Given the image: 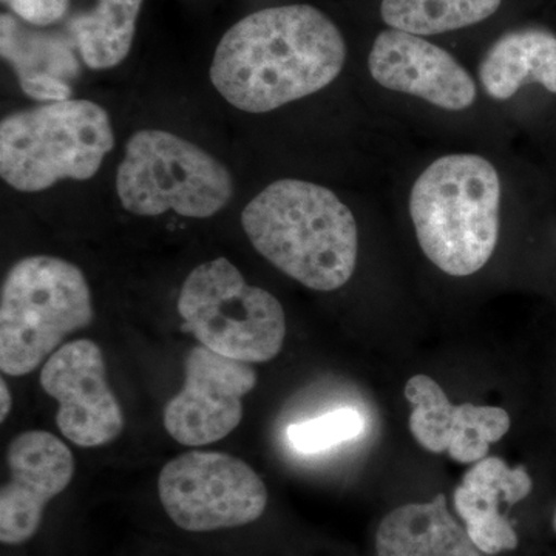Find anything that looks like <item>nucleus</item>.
<instances>
[{"instance_id": "f257e3e1", "label": "nucleus", "mask_w": 556, "mask_h": 556, "mask_svg": "<svg viewBox=\"0 0 556 556\" xmlns=\"http://www.w3.org/2000/svg\"><path fill=\"white\" fill-rule=\"evenodd\" d=\"M345 60L342 33L320 10L274 7L225 33L211 80L233 108L266 113L324 90L338 79Z\"/></svg>"}, {"instance_id": "f03ea898", "label": "nucleus", "mask_w": 556, "mask_h": 556, "mask_svg": "<svg viewBox=\"0 0 556 556\" xmlns=\"http://www.w3.org/2000/svg\"><path fill=\"white\" fill-rule=\"evenodd\" d=\"M241 226L262 257L314 291L345 287L356 270V218L324 186L300 179L273 182L249 201Z\"/></svg>"}, {"instance_id": "7ed1b4c3", "label": "nucleus", "mask_w": 556, "mask_h": 556, "mask_svg": "<svg viewBox=\"0 0 556 556\" xmlns=\"http://www.w3.org/2000/svg\"><path fill=\"white\" fill-rule=\"evenodd\" d=\"M501 179L489 160L442 156L413 185L409 215L426 257L453 277L484 268L500 239Z\"/></svg>"}, {"instance_id": "20e7f679", "label": "nucleus", "mask_w": 556, "mask_h": 556, "mask_svg": "<svg viewBox=\"0 0 556 556\" xmlns=\"http://www.w3.org/2000/svg\"><path fill=\"white\" fill-rule=\"evenodd\" d=\"M115 146L108 110L89 100L47 102L0 123V177L24 193L86 181Z\"/></svg>"}, {"instance_id": "39448f33", "label": "nucleus", "mask_w": 556, "mask_h": 556, "mask_svg": "<svg viewBox=\"0 0 556 556\" xmlns=\"http://www.w3.org/2000/svg\"><path fill=\"white\" fill-rule=\"evenodd\" d=\"M94 313L89 281L67 260L35 255L14 263L0 291V369L30 375Z\"/></svg>"}, {"instance_id": "423d86ee", "label": "nucleus", "mask_w": 556, "mask_h": 556, "mask_svg": "<svg viewBox=\"0 0 556 556\" xmlns=\"http://www.w3.org/2000/svg\"><path fill=\"white\" fill-rule=\"evenodd\" d=\"M123 207L139 217L166 212L211 218L233 195L232 175L222 161L188 139L164 130H139L116 170Z\"/></svg>"}, {"instance_id": "0eeeda50", "label": "nucleus", "mask_w": 556, "mask_h": 556, "mask_svg": "<svg viewBox=\"0 0 556 556\" xmlns=\"http://www.w3.org/2000/svg\"><path fill=\"white\" fill-rule=\"evenodd\" d=\"M182 329L222 356L265 364L287 338L283 306L270 292L252 287L228 258L197 266L178 298Z\"/></svg>"}, {"instance_id": "6e6552de", "label": "nucleus", "mask_w": 556, "mask_h": 556, "mask_svg": "<svg viewBox=\"0 0 556 556\" xmlns=\"http://www.w3.org/2000/svg\"><path fill=\"white\" fill-rule=\"evenodd\" d=\"M159 495L172 521L197 533L251 525L268 506V490L254 468L239 457L200 450L164 466Z\"/></svg>"}, {"instance_id": "1a4fd4ad", "label": "nucleus", "mask_w": 556, "mask_h": 556, "mask_svg": "<svg viewBox=\"0 0 556 556\" xmlns=\"http://www.w3.org/2000/svg\"><path fill=\"white\" fill-rule=\"evenodd\" d=\"M257 386L248 362L192 348L186 357L185 387L164 408V427L188 447L214 444L232 433L243 419V397Z\"/></svg>"}, {"instance_id": "9d476101", "label": "nucleus", "mask_w": 556, "mask_h": 556, "mask_svg": "<svg viewBox=\"0 0 556 556\" xmlns=\"http://www.w3.org/2000/svg\"><path fill=\"white\" fill-rule=\"evenodd\" d=\"M39 380L60 404L58 428L73 444L104 447L123 433V409L109 386L97 343L89 339L65 343L43 364Z\"/></svg>"}, {"instance_id": "9b49d317", "label": "nucleus", "mask_w": 556, "mask_h": 556, "mask_svg": "<svg viewBox=\"0 0 556 556\" xmlns=\"http://www.w3.org/2000/svg\"><path fill=\"white\" fill-rule=\"evenodd\" d=\"M10 478L0 490V541L27 543L42 525L47 504L75 475L72 450L49 431H25L7 448Z\"/></svg>"}, {"instance_id": "f8f14e48", "label": "nucleus", "mask_w": 556, "mask_h": 556, "mask_svg": "<svg viewBox=\"0 0 556 556\" xmlns=\"http://www.w3.org/2000/svg\"><path fill=\"white\" fill-rule=\"evenodd\" d=\"M368 68L383 89L450 112L471 108L477 100V84L456 58L412 33L394 28L379 33L369 51Z\"/></svg>"}, {"instance_id": "ddd939ff", "label": "nucleus", "mask_w": 556, "mask_h": 556, "mask_svg": "<svg viewBox=\"0 0 556 556\" xmlns=\"http://www.w3.org/2000/svg\"><path fill=\"white\" fill-rule=\"evenodd\" d=\"M405 399L412 405L409 431L420 447L448 453L459 464H475L489 455L490 445L510 430L506 409L492 405L450 402L437 380L427 375L408 379Z\"/></svg>"}, {"instance_id": "4468645a", "label": "nucleus", "mask_w": 556, "mask_h": 556, "mask_svg": "<svg viewBox=\"0 0 556 556\" xmlns=\"http://www.w3.org/2000/svg\"><path fill=\"white\" fill-rule=\"evenodd\" d=\"M533 481L526 467L486 456L466 471L453 492V506L475 546L495 556L518 547L515 527L501 506H515L532 493Z\"/></svg>"}, {"instance_id": "2eb2a0df", "label": "nucleus", "mask_w": 556, "mask_h": 556, "mask_svg": "<svg viewBox=\"0 0 556 556\" xmlns=\"http://www.w3.org/2000/svg\"><path fill=\"white\" fill-rule=\"evenodd\" d=\"M378 556H484L439 493L430 503L391 510L376 532Z\"/></svg>"}, {"instance_id": "dca6fc26", "label": "nucleus", "mask_w": 556, "mask_h": 556, "mask_svg": "<svg viewBox=\"0 0 556 556\" xmlns=\"http://www.w3.org/2000/svg\"><path fill=\"white\" fill-rule=\"evenodd\" d=\"M0 53L16 73L22 91L33 100H70V80L79 73L78 61L64 40L25 30L10 14L0 17Z\"/></svg>"}, {"instance_id": "f3484780", "label": "nucleus", "mask_w": 556, "mask_h": 556, "mask_svg": "<svg viewBox=\"0 0 556 556\" xmlns=\"http://www.w3.org/2000/svg\"><path fill=\"white\" fill-rule=\"evenodd\" d=\"M479 79L496 101L510 100L533 83L556 93V36L541 28L506 33L486 50Z\"/></svg>"}, {"instance_id": "a211bd4d", "label": "nucleus", "mask_w": 556, "mask_h": 556, "mask_svg": "<svg viewBox=\"0 0 556 556\" xmlns=\"http://www.w3.org/2000/svg\"><path fill=\"white\" fill-rule=\"evenodd\" d=\"M144 0H98L97 9L70 24L84 64L91 70L116 67L129 56Z\"/></svg>"}, {"instance_id": "6ab92c4d", "label": "nucleus", "mask_w": 556, "mask_h": 556, "mask_svg": "<svg viewBox=\"0 0 556 556\" xmlns=\"http://www.w3.org/2000/svg\"><path fill=\"white\" fill-rule=\"evenodd\" d=\"M503 0H382L380 16L394 30L433 36L489 20Z\"/></svg>"}, {"instance_id": "aec40b11", "label": "nucleus", "mask_w": 556, "mask_h": 556, "mask_svg": "<svg viewBox=\"0 0 556 556\" xmlns=\"http://www.w3.org/2000/svg\"><path fill=\"white\" fill-rule=\"evenodd\" d=\"M367 427L361 412L351 407L332 409L325 415L288 427V441L302 455H316L361 437Z\"/></svg>"}, {"instance_id": "412c9836", "label": "nucleus", "mask_w": 556, "mask_h": 556, "mask_svg": "<svg viewBox=\"0 0 556 556\" xmlns=\"http://www.w3.org/2000/svg\"><path fill=\"white\" fill-rule=\"evenodd\" d=\"M10 9L28 24L46 25L54 24L64 16L68 9V0H3Z\"/></svg>"}, {"instance_id": "4be33fe9", "label": "nucleus", "mask_w": 556, "mask_h": 556, "mask_svg": "<svg viewBox=\"0 0 556 556\" xmlns=\"http://www.w3.org/2000/svg\"><path fill=\"white\" fill-rule=\"evenodd\" d=\"M0 422H5L9 417L11 407H13V397H11L10 388L7 386L5 380H0Z\"/></svg>"}, {"instance_id": "5701e85b", "label": "nucleus", "mask_w": 556, "mask_h": 556, "mask_svg": "<svg viewBox=\"0 0 556 556\" xmlns=\"http://www.w3.org/2000/svg\"><path fill=\"white\" fill-rule=\"evenodd\" d=\"M554 527H555V530H556V511H555V517H554Z\"/></svg>"}]
</instances>
